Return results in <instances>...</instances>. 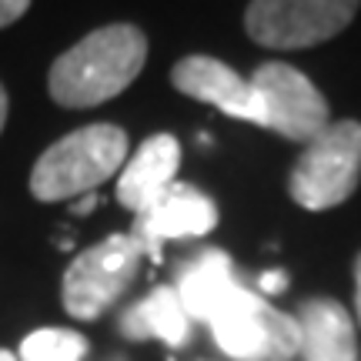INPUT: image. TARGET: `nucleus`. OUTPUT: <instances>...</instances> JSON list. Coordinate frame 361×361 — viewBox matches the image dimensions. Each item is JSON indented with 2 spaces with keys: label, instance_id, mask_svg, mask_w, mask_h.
I'll return each instance as SVG.
<instances>
[{
  "label": "nucleus",
  "instance_id": "20e7f679",
  "mask_svg": "<svg viewBox=\"0 0 361 361\" xmlns=\"http://www.w3.org/2000/svg\"><path fill=\"white\" fill-rule=\"evenodd\" d=\"M141 258L144 251L130 234H111L94 247L80 251L61 281L64 311L78 322H97L134 284Z\"/></svg>",
  "mask_w": 361,
  "mask_h": 361
},
{
  "label": "nucleus",
  "instance_id": "9d476101",
  "mask_svg": "<svg viewBox=\"0 0 361 361\" xmlns=\"http://www.w3.org/2000/svg\"><path fill=\"white\" fill-rule=\"evenodd\" d=\"M180 164V144L174 134H151L134 151V157L124 161V171L117 178V201L141 214L154 204L161 194L174 184Z\"/></svg>",
  "mask_w": 361,
  "mask_h": 361
},
{
  "label": "nucleus",
  "instance_id": "9b49d317",
  "mask_svg": "<svg viewBox=\"0 0 361 361\" xmlns=\"http://www.w3.org/2000/svg\"><path fill=\"white\" fill-rule=\"evenodd\" d=\"M301 358L305 361H358L355 318L335 298H308L298 308Z\"/></svg>",
  "mask_w": 361,
  "mask_h": 361
},
{
  "label": "nucleus",
  "instance_id": "aec40b11",
  "mask_svg": "<svg viewBox=\"0 0 361 361\" xmlns=\"http://www.w3.org/2000/svg\"><path fill=\"white\" fill-rule=\"evenodd\" d=\"M0 361H17V355H13V351H7V348H0Z\"/></svg>",
  "mask_w": 361,
  "mask_h": 361
},
{
  "label": "nucleus",
  "instance_id": "39448f33",
  "mask_svg": "<svg viewBox=\"0 0 361 361\" xmlns=\"http://www.w3.org/2000/svg\"><path fill=\"white\" fill-rule=\"evenodd\" d=\"M211 335L234 361H291L301 355L298 322L247 288H238L211 318Z\"/></svg>",
  "mask_w": 361,
  "mask_h": 361
},
{
  "label": "nucleus",
  "instance_id": "1a4fd4ad",
  "mask_svg": "<svg viewBox=\"0 0 361 361\" xmlns=\"http://www.w3.org/2000/svg\"><path fill=\"white\" fill-rule=\"evenodd\" d=\"M171 84L180 94L194 97V101L218 107L221 114L264 128V107H261V97H258V90H255V84L247 78H241L224 61H218V57L191 54V57L178 61L174 71H171Z\"/></svg>",
  "mask_w": 361,
  "mask_h": 361
},
{
  "label": "nucleus",
  "instance_id": "dca6fc26",
  "mask_svg": "<svg viewBox=\"0 0 361 361\" xmlns=\"http://www.w3.org/2000/svg\"><path fill=\"white\" fill-rule=\"evenodd\" d=\"M288 288V278H284L281 271H268V274H261V291L264 295H278Z\"/></svg>",
  "mask_w": 361,
  "mask_h": 361
},
{
  "label": "nucleus",
  "instance_id": "7ed1b4c3",
  "mask_svg": "<svg viewBox=\"0 0 361 361\" xmlns=\"http://www.w3.org/2000/svg\"><path fill=\"white\" fill-rule=\"evenodd\" d=\"M361 180V124L335 121L305 144L298 154L288 194L305 211H328L345 204Z\"/></svg>",
  "mask_w": 361,
  "mask_h": 361
},
{
  "label": "nucleus",
  "instance_id": "2eb2a0df",
  "mask_svg": "<svg viewBox=\"0 0 361 361\" xmlns=\"http://www.w3.org/2000/svg\"><path fill=\"white\" fill-rule=\"evenodd\" d=\"M30 7V0H0V27L13 24V20H20Z\"/></svg>",
  "mask_w": 361,
  "mask_h": 361
},
{
  "label": "nucleus",
  "instance_id": "f3484780",
  "mask_svg": "<svg viewBox=\"0 0 361 361\" xmlns=\"http://www.w3.org/2000/svg\"><path fill=\"white\" fill-rule=\"evenodd\" d=\"M355 311H358V324H361V255L355 261Z\"/></svg>",
  "mask_w": 361,
  "mask_h": 361
},
{
  "label": "nucleus",
  "instance_id": "0eeeda50",
  "mask_svg": "<svg viewBox=\"0 0 361 361\" xmlns=\"http://www.w3.org/2000/svg\"><path fill=\"white\" fill-rule=\"evenodd\" d=\"M264 107V128L288 141L308 144L328 128V101L298 67L284 61H268L251 74Z\"/></svg>",
  "mask_w": 361,
  "mask_h": 361
},
{
  "label": "nucleus",
  "instance_id": "ddd939ff",
  "mask_svg": "<svg viewBox=\"0 0 361 361\" xmlns=\"http://www.w3.org/2000/svg\"><path fill=\"white\" fill-rule=\"evenodd\" d=\"M121 335L130 341H144V338H157L171 348H180L191 338V318L180 305L174 288H154L147 298H141L134 308L124 311L121 318Z\"/></svg>",
  "mask_w": 361,
  "mask_h": 361
},
{
  "label": "nucleus",
  "instance_id": "f8f14e48",
  "mask_svg": "<svg viewBox=\"0 0 361 361\" xmlns=\"http://www.w3.org/2000/svg\"><path fill=\"white\" fill-rule=\"evenodd\" d=\"M238 288L241 284L234 281V264L224 251H204V255H197L188 268L180 271L178 284H174L180 305L188 311V318L207 322V324L231 301V295Z\"/></svg>",
  "mask_w": 361,
  "mask_h": 361
},
{
  "label": "nucleus",
  "instance_id": "6ab92c4d",
  "mask_svg": "<svg viewBox=\"0 0 361 361\" xmlns=\"http://www.w3.org/2000/svg\"><path fill=\"white\" fill-rule=\"evenodd\" d=\"M90 207H94V194H87V197H84V201H80V204L74 207V214H87Z\"/></svg>",
  "mask_w": 361,
  "mask_h": 361
},
{
  "label": "nucleus",
  "instance_id": "f03ea898",
  "mask_svg": "<svg viewBox=\"0 0 361 361\" xmlns=\"http://www.w3.org/2000/svg\"><path fill=\"white\" fill-rule=\"evenodd\" d=\"M128 161V134L117 124H87L54 141L30 171V194L37 201H67L94 194Z\"/></svg>",
  "mask_w": 361,
  "mask_h": 361
},
{
  "label": "nucleus",
  "instance_id": "423d86ee",
  "mask_svg": "<svg viewBox=\"0 0 361 361\" xmlns=\"http://www.w3.org/2000/svg\"><path fill=\"white\" fill-rule=\"evenodd\" d=\"M361 0H251L247 37L271 51H298L338 37L355 20Z\"/></svg>",
  "mask_w": 361,
  "mask_h": 361
},
{
  "label": "nucleus",
  "instance_id": "6e6552de",
  "mask_svg": "<svg viewBox=\"0 0 361 361\" xmlns=\"http://www.w3.org/2000/svg\"><path fill=\"white\" fill-rule=\"evenodd\" d=\"M214 228H218V204L204 191H197L194 184H178L174 180L154 204L134 218L130 238L141 245L144 255H151L157 261L164 241L204 238Z\"/></svg>",
  "mask_w": 361,
  "mask_h": 361
},
{
  "label": "nucleus",
  "instance_id": "4468645a",
  "mask_svg": "<svg viewBox=\"0 0 361 361\" xmlns=\"http://www.w3.org/2000/svg\"><path fill=\"white\" fill-rule=\"evenodd\" d=\"M87 338L71 328H40L20 341L17 361H84L87 358Z\"/></svg>",
  "mask_w": 361,
  "mask_h": 361
},
{
  "label": "nucleus",
  "instance_id": "f257e3e1",
  "mask_svg": "<svg viewBox=\"0 0 361 361\" xmlns=\"http://www.w3.org/2000/svg\"><path fill=\"white\" fill-rule=\"evenodd\" d=\"M147 61V37L134 24L90 30L54 61L47 90L61 107H97L128 90Z\"/></svg>",
  "mask_w": 361,
  "mask_h": 361
},
{
  "label": "nucleus",
  "instance_id": "a211bd4d",
  "mask_svg": "<svg viewBox=\"0 0 361 361\" xmlns=\"http://www.w3.org/2000/svg\"><path fill=\"white\" fill-rule=\"evenodd\" d=\"M4 124H7V90L0 84V130H4Z\"/></svg>",
  "mask_w": 361,
  "mask_h": 361
}]
</instances>
